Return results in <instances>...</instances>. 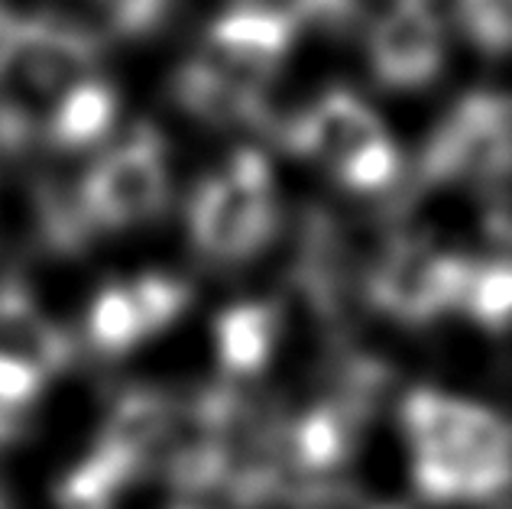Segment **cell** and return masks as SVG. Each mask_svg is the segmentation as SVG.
<instances>
[{
	"mask_svg": "<svg viewBox=\"0 0 512 509\" xmlns=\"http://www.w3.org/2000/svg\"><path fill=\"white\" fill-rule=\"evenodd\" d=\"M120 114V95L107 78L88 75L52 104L43 124V143L59 153L88 150L111 137Z\"/></svg>",
	"mask_w": 512,
	"mask_h": 509,
	"instance_id": "cell-13",
	"label": "cell"
},
{
	"mask_svg": "<svg viewBox=\"0 0 512 509\" xmlns=\"http://www.w3.org/2000/svg\"><path fill=\"white\" fill-rule=\"evenodd\" d=\"M512 169V98L470 91L431 127L415 166V189L477 185L483 192Z\"/></svg>",
	"mask_w": 512,
	"mask_h": 509,
	"instance_id": "cell-6",
	"label": "cell"
},
{
	"mask_svg": "<svg viewBox=\"0 0 512 509\" xmlns=\"http://www.w3.org/2000/svg\"><path fill=\"white\" fill-rule=\"evenodd\" d=\"M75 202L94 234L143 227L166 211L172 195L169 146L153 124H137L94 159L75 185Z\"/></svg>",
	"mask_w": 512,
	"mask_h": 509,
	"instance_id": "cell-5",
	"label": "cell"
},
{
	"mask_svg": "<svg viewBox=\"0 0 512 509\" xmlns=\"http://www.w3.org/2000/svg\"><path fill=\"white\" fill-rule=\"evenodd\" d=\"M302 26L286 10V4H263V0H240L227 7L221 17L208 23L205 49L231 72L244 75L247 82L266 88L289 59Z\"/></svg>",
	"mask_w": 512,
	"mask_h": 509,
	"instance_id": "cell-9",
	"label": "cell"
},
{
	"mask_svg": "<svg viewBox=\"0 0 512 509\" xmlns=\"http://www.w3.org/2000/svg\"><path fill=\"white\" fill-rule=\"evenodd\" d=\"M282 500H289V509H396L386 503H373L360 490L334 484V480H318V484L289 487Z\"/></svg>",
	"mask_w": 512,
	"mask_h": 509,
	"instance_id": "cell-21",
	"label": "cell"
},
{
	"mask_svg": "<svg viewBox=\"0 0 512 509\" xmlns=\"http://www.w3.org/2000/svg\"><path fill=\"white\" fill-rule=\"evenodd\" d=\"M483 331H512V260H470L461 308Z\"/></svg>",
	"mask_w": 512,
	"mask_h": 509,
	"instance_id": "cell-16",
	"label": "cell"
},
{
	"mask_svg": "<svg viewBox=\"0 0 512 509\" xmlns=\"http://www.w3.org/2000/svg\"><path fill=\"white\" fill-rule=\"evenodd\" d=\"M273 140L292 156L318 163L354 195L393 189L402 172V153L380 114L350 88H328L299 114L276 124Z\"/></svg>",
	"mask_w": 512,
	"mask_h": 509,
	"instance_id": "cell-3",
	"label": "cell"
},
{
	"mask_svg": "<svg viewBox=\"0 0 512 509\" xmlns=\"http://www.w3.org/2000/svg\"><path fill=\"white\" fill-rule=\"evenodd\" d=\"M470 260L461 253L435 247L425 237H396L370 263L363 276L370 308L399 321L422 328L441 315L457 312L467 286Z\"/></svg>",
	"mask_w": 512,
	"mask_h": 509,
	"instance_id": "cell-7",
	"label": "cell"
},
{
	"mask_svg": "<svg viewBox=\"0 0 512 509\" xmlns=\"http://www.w3.org/2000/svg\"><path fill=\"white\" fill-rule=\"evenodd\" d=\"M444 26L431 0H386L367 26V65L386 91H419L441 75Z\"/></svg>",
	"mask_w": 512,
	"mask_h": 509,
	"instance_id": "cell-8",
	"label": "cell"
},
{
	"mask_svg": "<svg viewBox=\"0 0 512 509\" xmlns=\"http://www.w3.org/2000/svg\"><path fill=\"white\" fill-rule=\"evenodd\" d=\"M282 224L276 172L269 156L240 146L221 169L208 172L188 192L185 227L201 260L237 266L276 240Z\"/></svg>",
	"mask_w": 512,
	"mask_h": 509,
	"instance_id": "cell-4",
	"label": "cell"
},
{
	"mask_svg": "<svg viewBox=\"0 0 512 509\" xmlns=\"http://www.w3.org/2000/svg\"><path fill=\"white\" fill-rule=\"evenodd\" d=\"M169 95L208 127H253L273 137L279 120L266 107V88L247 82L208 52L185 59L169 78Z\"/></svg>",
	"mask_w": 512,
	"mask_h": 509,
	"instance_id": "cell-10",
	"label": "cell"
},
{
	"mask_svg": "<svg viewBox=\"0 0 512 509\" xmlns=\"http://www.w3.org/2000/svg\"><path fill=\"white\" fill-rule=\"evenodd\" d=\"M412 484L435 506L490 503L512 490V419L483 403L415 386L399 399Z\"/></svg>",
	"mask_w": 512,
	"mask_h": 509,
	"instance_id": "cell-1",
	"label": "cell"
},
{
	"mask_svg": "<svg viewBox=\"0 0 512 509\" xmlns=\"http://www.w3.org/2000/svg\"><path fill=\"white\" fill-rule=\"evenodd\" d=\"M104 17L107 33L120 39H140L166 23L172 0H94Z\"/></svg>",
	"mask_w": 512,
	"mask_h": 509,
	"instance_id": "cell-20",
	"label": "cell"
},
{
	"mask_svg": "<svg viewBox=\"0 0 512 509\" xmlns=\"http://www.w3.org/2000/svg\"><path fill=\"white\" fill-rule=\"evenodd\" d=\"M23 428H26L23 415H13V412H7L4 406H0V448L13 445V441L23 435Z\"/></svg>",
	"mask_w": 512,
	"mask_h": 509,
	"instance_id": "cell-23",
	"label": "cell"
},
{
	"mask_svg": "<svg viewBox=\"0 0 512 509\" xmlns=\"http://www.w3.org/2000/svg\"><path fill=\"white\" fill-rule=\"evenodd\" d=\"M49 377L39 367H33L30 360H23L17 354L0 351V406L13 415H30L33 406L43 399Z\"/></svg>",
	"mask_w": 512,
	"mask_h": 509,
	"instance_id": "cell-19",
	"label": "cell"
},
{
	"mask_svg": "<svg viewBox=\"0 0 512 509\" xmlns=\"http://www.w3.org/2000/svg\"><path fill=\"white\" fill-rule=\"evenodd\" d=\"M454 20L483 56H512V0H454Z\"/></svg>",
	"mask_w": 512,
	"mask_h": 509,
	"instance_id": "cell-17",
	"label": "cell"
},
{
	"mask_svg": "<svg viewBox=\"0 0 512 509\" xmlns=\"http://www.w3.org/2000/svg\"><path fill=\"white\" fill-rule=\"evenodd\" d=\"M0 351L30 360L46 377H59L75 364L78 344L49 318L23 279L0 276Z\"/></svg>",
	"mask_w": 512,
	"mask_h": 509,
	"instance_id": "cell-11",
	"label": "cell"
},
{
	"mask_svg": "<svg viewBox=\"0 0 512 509\" xmlns=\"http://www.w3.org/2000/svg\"><path fill=\"white\" fill-rule=\"evenodd\" d=\"M101 49L82 23L0 4V153L17 156L43 140L52 104L94 75Z\"/></svg>",
	"mask_w": 512,
	"mask_h": 509,
	"instance_id": "cell-2",
	"label": "cell"
},
{
	"mask_svg": "<svg viewBox=\"0 0 512 509\" xmlns=\"http://www.w3.org/2000/svg\"><path fill=\"white\" fill-rule=\"evenodd\" d=\"M150 477L143 467L130 464L120 454L91 445L75 467H69L56 484L59 509H124L130 490Z\"/></svg>",
	"mask_w": 512,
	"mask_h": 509,
	"instance_id": "cell-14",
	"label": "cell"
},
{
	"mask_svg": "<svg viewBox=\"0 0 512 509\" xmlns=\"http://www.w3.org/2000/svg\"><path fill=\"white\" fill-rule=\"evenodd\" d=\"M169 509H201V506H192V503H172Z\"/></svg>",
	"mask_w": 512,
	"mask_h": 509,
	"instance_id": "cell-24",
	"label": "cell"
},
{
	"mask_svg": "<svg viewBox=\"0 0 512 509\" xmlns=\"http://www.w3.org/2000/svg\"><path fill=\"white\" fill-rule=\"evenodd\" d=\"M282 308L276 302L247 299L214 315V360L227 380H247L263 373L282 341Z\"/></svg>",
	"mask_w": 512,
	"mask_h": 509,
	"instance_id": "cell-12",
	"label": "cell"
},
{
	"mask_svg": "<svg viewBox=\"0 0 512 509\" xmlns=\"http://www.w3.org/2000/svg\"><path fill=\"white\" fill-rule=\"evenodd\" d=\"M483 231L496 244L512 247V169L483 189Z\"/></svg>",
	"mask_w": 512,
	"mask_h": 509,
	"instance_id": "cell-22",
	"label": "cell"
},
{
	"mask_svg": "<svg viewBox=\"0 0 512 509\" xmlns=\"http://www.w3.org/2000/svg\"><path fill=\"white\" fill-rule=\"evenodd\" d=\"M130 286L137 292V302L143 308L146 321H150L153 338L163 334L166 328H172L195 299L192 286H188L185 279L169 276V273H140L130 279Z\"/></svg>",
	"mask_w": 512,
	"mask_h": 509,
	"instance_id": "cell-18",
	"label": "cell"
},
{
	"mask_svg": "<svg viewBox=\"0 0 512 509\" xmlns=\"http://www.w3.org/2000/svg\"><path fill=\"white\" fill-rule=\"evenodd\" d=\"M150 338V321L143 315L130 279H114L94 292L85 312V341L94 354L107 360L127 357Z\"/></svg>",
	"mask_w": 512,
	"mask_h": 509,
	"instance_id": "cell-15",
	"label": "cell"
}]
</instances>
